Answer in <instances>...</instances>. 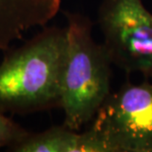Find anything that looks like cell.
I'll use <instances>...</instances> for the list:
<instances>
[{
	"instance_id": "cell-7",
	"label": "cell",
	"mask_w": 152,
	"mask_h": 152,
	"mask_svg": "<svg viewBox=\"0 0 152 152\" xmlns=\"http://www.w3.org/2000/svg\"><path fill=\"white\" fill-rule=\"evenodd\" d=\"M30 134L28 130L19 126L0 112V148H10Z\"/></svg>"
},
{
	"instance_id": "cell-1",
	"label": "cell",
	"mask_w": 152,
	"mask_h": 152,
	"mask_svg": "<svg viewBox=\"0 0 152 152\" xmlns=\"http://www.w3.org/2000/svg\"><path fill=\"white\" fill-rule=\"evenodd\" d=\"M66 29H45L0 63V112L27 114L60 107Z\"/></svg>"
},
{
	"instance_id": "cell-2",
	"label": "cell",
	"mask_w": 152,
	"mask_h": 152,
	"mask_svg": "<svg viewBox=\"0 0 152 152\" xmlns=\"http://www.w3.org/2000/svg\"><path fill=\"white\" fill-rule=\"evenodd\" d=\"M66 56L61 79L63 126L78 130L92 121L111 94V64L104 45L94 41L91 22L68 14Z\"/></svg>"
},
{
	"instance_id": "cell-6",
	"label": "cell",
	"mask_w": 152,
	"mask_h": 152,
	"mask_svg": "<svg viewBox=\"0 0 152 152\" xmlns=\"http://www.w3.org/2000/svg\"><path fill=\"white\" fill-rule=\"evenodd\" d=\"M16 152H108L106 144L92 127L77 132L65 126L31 133L10 147Z\"/></svg>"
},
{
	"instance_id": "cell-3",
	"label": "cell",
	"mask_w": 152,
	"mask_h": 152,
	"mask_svg": "<svg viewBox=\"0 0 152 152\" xmlns=\"http://www.w3.org/2000/svg\"><path fill=\"white\" fill-rule=\"evenodd\" d=\"M93 120L108 152H152V83H126Z\"/></svg>"
},
{
	"instance_id": "cell-5",
	"label": "cell",
	"mask_w": 152,
	"mask_h": 152,
	"mask_svg": "<svg viewBox=\"0 0 152 152\" xmlns=\"http://www.w3.org/2000/svg\"><path fill=\"white\" fill-rule=\"evenodd\" d=\"M60 0H0V51L58 13Z\"/></svg>"
},
{
	"instance_id": "cell-4",
	"label": "cell",
	"mask_w": 152,
	"mask_h": 152,
	"mask_svg": "<svg viewBox=\"0 0 152 152\" xmlns=\"http://www.w3.org/2000/svg\"><path fill=\"white\" fill-rule=\"evenodd\" d=\"M99 25L112 63L152 78V14L141 0H103Z\"/></svg>"
}]
</instances>
